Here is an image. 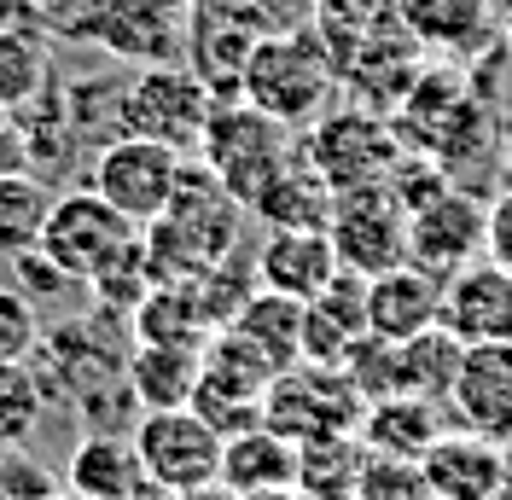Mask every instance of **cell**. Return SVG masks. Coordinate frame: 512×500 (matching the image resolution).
I'll return each instance as SVG.
<instances>
[{
    "label": "cell",
    "instance_id": "cell-33",
    "mask_svg": "<svg viewBox=\"0 0 512 500\" xmlns=\"http://www.w3.org/2000/svg\"><path fill=\"white\" fill-rule=\"evenodd\" d=\"M99 6L105 0H30V12L41 18V30L59 41H94Z\"/></svg>",
    "mask_w": 512,
    "mask_h": 500
},
{
    "label": "cell",
    "instance_id": "cell-24",
    "mask_svg": "<svg viewBox=\"0 0 512 500\" xmlns=\"http://www.w3.org/2000/svg\"><path fill=\"white\" fill-rule=\"evenodd\" d=\"M128 396L140 402V413L192 407V396H198V349L140 344L128 355Z\"/></svg>",
    "mask_w": 512,
    "mask_h": 500
},
{
    "label": "cell",
    "instance_id": "cell-27",
    "mask_svg": "<svg viewBox=\"0 0 512 500\" xmlns=\"http://www.w3.org/2000/svg\"><path fill=\"white\" fill-rule=\"evenodd\" d=\"M53 204H59V192L47 187L35 169L0 175V256H6V262L41 250V233H47Z\"/></svg>",
    "mask_w": 512,
    "mask_h": 500
},
{
    "label": "cell",
    "instance_id": "cell-4",
    "mask_svg": "<svg viewBox=\"0 0 512 500\" xmlns=\"http://www.w3.org/2000/svg\"><path fill=\"white\" fill-rule=\"evenodd\" d=\"M210 111H216V94L187 64H146L117 94V134H140V140H158L187 157L204 146Z\"/></svg>",
    "mask_w": 512,
    "mask_h": 500
},
{
    "label": "cell",
    "instance_id": "cell-6",
    "mask_svg": "<svg viewBox=\"0 0 512 500\" xmlns=\"http://www.w3.org/2000/svg\"><path fill=\"white\" fill-rule=\"evenodd\" d=\"M134 448H140V466L152 477V489H169V495H210V489H222L227 437L198 407L140 413Z\"/></svg>",
    "mask_w": 512,
    "mask_h": 500
},
{
    "label": "cell",
    "instance_id": "cell-17",
    "mask_svg": "<svg viewBox=\"0 0 512 500\" xmlns=\"http://www.w3.org/2000/svg\"><path fill=\"white\" fill-rule=\"evenodd\" d=\"M448 402L466 431L489 442H512V344H472L460 355V373Z\"/></svg>",
    "mask_w": 512,
    "mask_h": 500
},
{
    "label": "cell",
    "instance_id": "cell-5",
    "mask_svg": "<svg viewBox=\"0 0 512 500\" xmlns=\"http://www.w3.org/2000/svg\"><path fill=\"white\" fill-rule=\"evenodd\" d=\"M280 30L268 18V0H192L187 6V70L210 88L216 99H239L251 53L262 47V35Z\"/></svg>",
    "mask_w": 512,
    "mask_h": 500
},
{
    "label": "cell",
    "instance_id": "cell-22",
    "mask_svg": "<svg viewBox=\"0 0 512 500\" xmlns=\"http://www.w3.org/2000/svg\"><path fill=\"white\" fill-rule=\"evenodd\" d=\"M64 489L82 500H140L152 489V477L140 466V448L134 437H117V431H94L70 448V466H64Z\"/></svg>",
    "mask_w": 512,
    "mask_h": 500
},
{
    "label": "cell",
    "instance_id": "cell-36",
    "mask_svg": "<svg viewBox=\"0 0 512 500\" xmlns=\"http://www.w3.org/2000/svg\"><path fill=\"white\" fill-rule=\"evenodd\" d=\"M18 169H30V140L12 123V111H0V175H18Z\"/></svg>",
    "mask_w": 512,
    "mask_h": 500
},
{
    "label": "cell",
    "instance_id": "cell-29",
    "mask_svg": "<svg viewBox=\"0 0 512 500\" xmlns=\"http://www.w3.org/2000/svg\"><path fill=\"white\" fill-rule=\"evenodd\" d=\"M332 204H338V192L326 187L309 163H291L251 210L268 221V227H326V221H332Z\"/></svg>",
    "mask_w": 512,
    "mask_h": 500
},
{
    "label": "cell",
    "instance_id": "cell-42",
    "mask_svg": "<svg viewBox=\"0 0 512 500\" xmlns=\"http://www.w3.org/2000/svg\"><path fill=\"white\" fill-rule=\"evenodd\" d=\"M507 169H512V146H507Z\"/></svg>",
    "mask_w": 512,
    "mask_h": 500
},
{
    "label": "cell",
    "instance_id": "cell-40",
    "mask_svg": "<svg viewBox=\"0 0 512 500\" xmlns=\"http://www.w3.org/2000/svg\"><path fill=\"white\" fill-rule=\"evenodd\" d=\"M489 6H495V18H501V6H512V0H489Z\"/></svg>",
    "mask_w": 512,
    "mask_h": 500
},
{
    "label": "cell",
    "instance_id": "cell-34",
    "mask_svg": "<svg viewBox=\"0 0 512 500\" xmlns=\"http://www.w3.org/2000/svg\"><path fill=\"white\" fill-rule=\"evenodd\" d=\"M64 489L35 460H0V500H59Z\"/></svg>",
    "mask_w": 512,
    "mask_h": 500
},
{
    "label": "cell",
    "instance_id": "cell-11",
    "mask_svg": "<svg viewBox=\"0 0 512 500\" xmlns=\"http://www.w3.org/2000/svg\"><path fill=\"white\" fill-rule=\"evenodd\" d=\"M332 245H338V262L373 280V274H390L408 262V210L396 204L390 187H355L338 192L332 204V221H326Z\"/></svg>",
    "mask_w": 512,
    "mask_h": 500
},
{
    "label": "cell",
    "instance_id": "cell-28",
    "mask_svg": "<svg viewBox=\"0 0 512 500\" xmlns=\"http://www.w3.org/2000/svg\"><path fill=\"white\" fill-rule=\"evenodd\" d=\"M367 466V442L355 431L297 442V495H355Z\"/></svg>",
    "mask_w": 512,
    "mask_h": 500
},
{
    "label": "cell",
    "instance_id": "cell-25",
    "mask_svg": "<svg viewBox=\"0 0 512 500\" xmlns=\"http://www.w3.org/2000/svg\"><path fill=\"white\" fill-rule=\"evenodd\" d=\"M303 309H309V303L280 297V291H251L227 326H239V332H245V338H251L280 373H291V367L303 361Z\"/></svg>",
    "mask_w": 512,
    "mask_h": 500
},
{
    "label": "cell",
    "instance_id": "cell-12",
    "mask_svg": "<svg viewBox=\"0 0 512 500\" xmlns=\"http://www.w3.org/2000/svg\"><path fill=\"white\" fill-rule=\"evenodd\" d=\"M483 239H489V204L460 187H443L408 216V262L437 280H454L460 268L483 262Z\"/></svg>",
    "mask_w": 512,
    "mask_h": 500
},
{
    "label": "cell",
    "instance_id": "cell-8",
    "mask_svg": "<svg viewBox=\"0 0 512 500\" xmlns=\"http://www.w3.org/2000/svg\"><path fill=\"white\" fill-rule=\"evenodd\" d=\"M367 413V396L355 390L344 367H320V361H297L291 373L274 378L268 402H262V425L280 431L286 442L332 437V431H355Z\"/></svg>",
    "mask_w": 512,
    "mask_h": 500
},
{
    "label": "cell",
    "instance_id": "cell-21",
    "mask_svg": "<svg viewBox=\"0 0 512 500\" xmlns=\"http://www.w3.org/2000/svg\"><path fill=\"white\" fill-rule=\"evenodd\" d=\"M47 41L53 35L41 30L30 0H0V111H24L30 99L47 94Z\"/></svg>",
    "mask_w": 512,
    "mask_h": 500
},
{
    "label": "cell",
    "instance_id": "cell-16",
    "mask_svg": "<svg viewBox=\"0 0 512 500\" xmlns=\"http://www.w3.org/2000/svg\"><path fill=\"white\" fill-rule=\"evenodd\" d=\"M338 274H344V262H338V245L326 227H274V239H262V250H256L262 291H280L297 303H315Z\"/></svg>",
    "mask_w": 512,
    "mask_h": 500
},
{
    "label": "cell",
    "instance_id": "cell-30",
    "mask_svg": "<svg viewBox=\"0 0 512 500\" xmlns=\"http://www.w3.org/2000/svg\"><path fill=\"white\" fill-rule=\"evenodd\" d=\"M47 413V390L30 361H0V454L24 448Z\"/></svg>",
    "mask_w": 512,
    "mask_h": 500
},
{
    "label": "cell",
    "instance_id": "cell-9",
    "mask_svg": "<svg viewBox=\"0 0 512 500\" xmlns=\"http://www.w3.org/2000/svg\"><path fill=\"white\" fill-rule=\"evenodd\" d=\"M402 140L396 128L373 117V111H326L320 123H309V169L332 192L355 187H384L402 163Z\"/></svg>",
    "mask_w": 512,
    "mask_h": 500
},
{
    "label": "cell",
    "instance_id": "cell-20",
    "mask_svg": "<svg viewBox=\"0 0 512 500\" xmlns=\"http://www.w3.org/2000/svg\"><path fill=\"white\" fill-rule=\"evenodd\" d=\"M222 489L233 500H280L297 495V442L268 425H251L222 448Z\"/></svg>",
    "mask_w": 512,
    "mask_h": 500
},
{
    "label": "cell",
    "instance_id": "cell-26",
    "mask_svg": "<svg viewBox=\"0 0 512 500\" xmlns=\"http://www.w3.org/2000/svg\"><path fill=\"white\" fill-rule=\"evenodd\" d=\"M460 355H466V344H460L448 326H431V332H419V338H402V344H396V396L443 402L448 390H454Z\"/></svg>",
    "mask_w": 512,
    "mask_h": 500
},
{
    "label": "cell",
    "instance_id": "cell-15",
    "mask_svg": "<svg viewBox=\"0 0 512 500\" xmlns=\"http://www.w3.org/2000/svg\"><path fill=\"white\" fill-rule=\"evenodd\" d=\"M443 326L460 344H512V268L472 262L443 285Z\"/></svg>",
    "mask_w": 512,
    "mask_h": 500
},
{
    "label": "cell",
    "instance_id": "cell-23",
    "mask_svg": "<svg viewBox=\"0 0 512 500\" xmlns=\"http://www.w3.org/2000/svg\"><path fill=\"white\" fill-rule=\"evenodd\" d=\"M355 437L367 442V454H384V460H425L431 442L443 437V413L425 396H379L367 402Z\"/></svg>",
    "mask_w": 512,
    "mask_h": 500
},
{
    "label": "cell",
    "instance_id": "cell-14",
    "mask_svg": "<svg viewBox=\"0 0 512 500\" xmlns=\"http://www.w3.org/2000/svg\"><path fill=\"white\" fill-rule=\"evenodd\" d=\"M419 466L431 477L437 500H512L507 448L478 437V431H443Z\"/></svg>",
    "mask_w": 512,
    "mask_h": 500
},
{
    "label": "cell",
    "instance_id": "cell-44",
    "mask_svg": "<svg viewBox=\"0 0 512 500\" xmlns=\"http://www.w3.org/2000/svg\"><path fill=\"white\" fill-rule=\"evenodd\" d=\"M187 6H192V0H187Z\"/></svg>",
    "mask_w": 512,
    "mask_h": 500
},
{
    "label": "cell",
    "instance_id": "cell-39",
    "mask_svg": "<svg viewBox=\"0 0 512 500\" xmlns=\"http://www.w3.org/2000/svg\"><path fill=\"white\" fill-rule=\"evenodd\" d=\"M501 448H507V477H512V442H501Z\"/></svg>",
    "mask_w": 512,
    "mask_h": 500
},
{
    "label": "cell",
    "instance_id": "cell-2",
    "mask_svg": "<svg viewBox=\"0 0 512 500\" xmlns=\"http://www.w3.org/2000/svg\"><path fill=\"white\" fill-rule=\"evenodd\" d=\"M332 94H338V59H332L326 35L309 30V24H280V30L262 35V47L251 53V70H245V88H239L245 105H256L262 117L286 128L320 123Z\"/></svg>",
    "mask_w": 512,
    "mask_h": 500
},
{
    "label": "cell",
    "instance_id": "cell-32",
    "mask_svg": "<svg viewBox=\"0 0 512 500\" xmlns=\"http://www.w3.org/2000/svg\"><path fill=\"white\" fill-rule=\"evenodd\" d=\"M41 349V320L24 291L0 285V361H30Z\"/></svg>",
    "mask_w": 512,
    "mask_h": 500
},
{
    "label": "cell",
    "instance_id": "cell-31",
    "mask_svg": "<svg viewBox=\"0 0 512 500\" xmlns=\"http://www.w3.org/2000/svg\"><path fill=\"white\" fill-rule=\"evenodd\" d=\"M355 500H437V495H431V477H425L419 460H384V454H367L361 483H355Z\"/></svg>",
    "mask_w": 512,
    "mask_h": 500
},
{
    "label": "cell",
    "instance_id": "cell-18",
    "mask_svg": "<svg viewBox=\"0 0 512 500\" xmlns=\"http://www.w3.org/2000/svg\"><path fill=\"white\" fill-rule=\"evenodd\" d=\"M443 285L448 280L425 274L414 262H402L390 274H373L367 280V332L402 344V338H419V332L443 326Z\"/></svg>",
    "mask_w": 512,
    "mask_h": 500
},
{
    "label": "cell",
    "instance_id": "cell-13",
    "mask_svg": "<svg viewBox=\"0 0 512 500\" xmlns=\"http://www.w3.org/2000/svg\"><path fill=\"white\" fill-rule=\"evenodd\" d=\"M181 41H187V6H175V0H105L88 47L146 70V64H175Z\"/></svg>",
    "mask_w": 512,
    "mask_h": 500
},
{
    "label": "cell",
    "instance_id": "cell-38",
    "mask_svg": "<svg viewBox=\"0 0 512 500\" xmlns=\"http://www.w3.org/2000/svg\"><path fill=\"white\" fill-rule=\"evenodd\" d=\"M291 500H355V495H291Z\"/></svg>",
    "mask_w": 512,
    "mask_h": 500
},
{
    "label": "cell",
    "instance_id": "cell-19",
    "mask_svg": "<svg viewBox=\"0 0 512 500\" xmlns=\"http://www.w3.org/2000/svg\"><path fill=\"white\" fill-rule=\"evenodd\" d=\"M396 24L414 35L425 53L448 59H472L489 41H501V18L489 0H390Z\"/></svg>",
    "mask_w": 512,
    "mask_h": 500
},
{
    "label": "cell",
    "instance_id": "cell-1",
    "mask_svg": "<svg viewBox=\"0 0 512 500\" xmlns=\"http://www.w3.org/2000/svg\"><path fill=\"white\" fill-rule=\"evenodd\" d=\"M146 227L128 221L117 204H105L94 187L82 192H59L47 233H41V256L59 268L70 285H94L111 291L123 280H152L146 268Z\"/></svg>",
    "mask_w": 512,
    "mask_h": 500
},
{
    "label": "cell",
    "instance_id": "cell-7",
    "mask_svg": "<svg viewBox=\"0 0 512 500\" xmlns=\"http://www.w3.org/2000/svg\"><path fill=\"white\" fill-rule=\"evenodd\" d=\"M396 140L408 146V152L431 157V163H454V157L478 152L483 140V105L478 94L443 70V64H431V70H419V82L408 88V99L396 105Z\"/></svg>",
    "mask_w": 512,
    "mask_h": 500
},
{
    "label": "cell",
    "instance_id": "cell-35",
    "mask_svg": "<svg viewBox=\"0 0 512 500\" xmlns=\"http://www.w3.org/2000/svg\"><path fill=\"white\" fill-rule=\"evenodd\" d=\"M483 256L501 262V268H512V192H501V198L489 204V239H483Z\"/></svg>",
    "mask_w": 512,
    "mask_h": 500
},
{
    "label": "cell",
    "instance_id": "cell-43",
    "mask_svg": "<svg viewBox=\"0 0 512 500\" xmlns=\"http://www.w3.org/2000/svg\"><path fill=\"white\" fill-rule=\"evenodd\" d=\"M175 6H187V0H175Z\"/></svg>",
    "mask_w": 512,
    "mask_h": 500
},
{
    "label": "cell",
    "instance_id": "cell-41",
    "mask_svg": "<svg viewBox=\"0 0 512 500\" xmlns=\"http://www.w3.org/2000/svg\"><path fill=\"white\" fill-rule=\"evenodd\" d=\"M59 500H82V495H70V489H64V495H59Z\"/></svg>",
    "mask_w": 512,
    "mask_h": 500
},
{
    "label": "cell",
    "instance_id": "cell-10",
    "mask_svg": "<svg viewBox=\"0 0 512 500\" xmlns=\"http://www.w3.org/2000/svg\"><path fill=\"white\" fill-rule=\"evenodd\" d=\"M181 175H187V157L181 152H169L158 140H140V134H111L94 157L88 187H94L105 204H117L128 221L152 227V221L169 210Z\"/></svg>",
    "mask_w": 512,
    "mask_h": 500
},
{
    "label": "cell",
    "instance_id": "cell-37",
    "mask_svg": "<svg viewBox=\"0 0 512 500\" xmlns=\"http://www.w3.org/2000/svg\"><path fill=\"white\" fill-rule=\"evenodd\" d=\"M501 53H512V6H501Z\"/></svg>",
    "mask_w": 512,
    "mask_h": 500
},
{
    "label": "cell",
    "instance_id": "cell-3",
    "mask_svg": "<svg viewBox=\"0 0 512 500\" xmlns=\"http://www.w3.org/2000/svg\"><path fill=\"white\" fill-rule=\"evenodd\" d=\"M198 163L251 210L256 198L291 169V128L262 117L245 99H216L204 146H198Z\"/></svg>",
    "mask_w": 512,
    "mask_h": 500
}]
</instances>
